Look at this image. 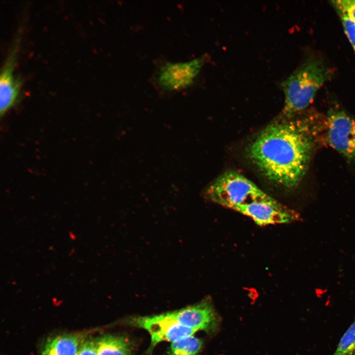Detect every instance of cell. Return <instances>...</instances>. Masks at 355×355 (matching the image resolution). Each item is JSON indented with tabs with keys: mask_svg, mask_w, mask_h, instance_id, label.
I'll use <instances>...</instances> for the list:
<instances>
[{
	"mask_svg": "<svg viewBox=\"0 0 355 355\" xmlns=\"http://www.w3.org/2000/svg\"><path fill=\"white\" fill-rule=\"evenodd\" d=\"M325 129V117L315 112L274 122L249 144V158L269 181L294 189L306 174Z\"/></svg>",
	"mask_w": 355,
	"mask_h": 355,
	"instance_id": "cell-1",
	"label": "cell"
},
{
	"mask_svg": "<svg viewBox=\"0 0 355 355\" xmlns=\"http://www.w3.org/2000/svg\"><path fill=\"white\" fill-rule=\"evenodd\" d=\"M206 198L250 218L256 224L292 222L299 214L283 205L243 175L228 171L205 189Z\"/></svg>",
	"mask_w": 355,
	"mask_h": 355,
	"instance_id": "cell-2",
	"label": "cell"
},
{
	"mask_svg": "<svg viewBox=\"0 0 355 355\" xmlns=\"http://www.w3.org/2000/svg\"><path fill=\"white\" fill-rule=\"evenodd\" d=\"M331 74L330 69L321 61L311 59L284 80L281 87L284 95V118L294 117L306 109Z\"/></svg>",
	"mask_w": 355,
	"mask_h": 355,
	"instance_id": "cell-3",
	"label": "cell"
},
{
	"mask_svg": "<svg viewBox=\"0 0 355 355\" xmlns=\"http://www.w3.org/2000/svg\"><path fill=\"white\" fill-rule=\"evenodd\" d=\"M325 120L326 142L348 162L355 163V117L333 107L328 111Z\"/></svg>",
	"mask_w": 355,
	"mask_h": 355,
	"instance_id": "cell-4",
	"label": "cell"
},
{
	"mask_svg": "<svg viewBox=\"0 0 355 355\" xmlns=\"http://www.w3.org/2000/svg\"><path fill=\"white\" fill-rule=\"evenodd\" d=\"M204 59L200 57L188 62L165 64L159 71L158 85L167 91L179 90L188 87L199 73Z\"/></svg>",
	"mask_w": 355,
	"mask_h": 355,
	"instance_id": "cell-5",
	"label": "cell"
},
{
	"mask_svg": "<svg viewBox=\"0 0 355 355\" xmlns=\"http://www.w3.org/2000/svg\"><path fill=\"white\" fill-rule=\"evenodd\" d=\"M136 323L149 333L153 346L162 341L172 343L193 335L197 332L180 324L165 314L139 318L136 319Z\"/></svg>",
	"mask_w": 355,
	"mask_h": 355,
	"instance_id": "cell-6",
	"label": "cell"
},
{
	"mask_svg": "<svg viewBox=\"0 0 355 355\" xmlns=\"http://www.w3.org/2000/svg\"><path fill=\"white\" fill-rule=\"evenodd\" d=\"M20 35L18 34L3 64L0 74V114L3 115L15 103L20 82L14 75L19 48Z\"/></svg>",
	"mask_w": 355,
	"mask_h": 355,
	"instance_id": "cell-7",
	"label": "cell"
},
{
	"mask_svg": "<svg viewBox=\"0 0 355 355\" xmlns=\"http://www.w3.org/2000/svg\"><path fill=\"white\" fill-rule=\"evenodd\" d=\"M165 314L180 324L194 329L211 331L215 329L218 319L212 305L208 301Z\"/></svg>",
	"mask_w": 355,
	"mask_h": 355,
	"instance_id": "cell-8",
	"label": "cell"
},
{
	"mask_svg": "<svg viewBox=\"0 0 355 355\" xmlns=\"http://www.w3.org/2000/svg\"><path fill=\"white\" fill-rule=\"evenodd\" d=\"M82 341L78 335H59L48 340L42 355H76Z\"/></svg>",
	"mask_w": 355,
	"mask_h": 355,
	"instance_id": "cell-9",
	"label": "cell"
},
{
	"mask_svg": "<svg viewBox=\"0 0 355 355\" xmlns=\"http://www.w3.org/2000/svg\"><path fill=\"white\" fill-rule=\"evenodd\" d=\"M97 355H129L130 343L126 338L106 335L95 340Z\"/></svg>",
	"mask_w": 355,
	"mask_h": 355,
	"instance_id": "cell-10",
	"label": "cell"
},
{
	"mask_svg": "<svg viewBox=\"0 0 355 355\" xmlns=\"http://www.w3.org/2000/svg\"><path fill=\"white\" fill-rule=\"evenodd\" d=\"M202 341L193 335L171 343L170 355H196L202 346Z\"/></svg>",
	"mask_w": 355,
	"mask_h": 355,
	"instance_id": "cell-11",
	"label": "cell"
},
{
	"mask_svg": "<svg viewBox=\"0 0 355 355\" xmlns=\"http://www.w3.org/2000/svg\"><path fill=\"white\" fill-rule=\"evenodd\" d=\"M333 355H355V321L341 338Z\"/></svg>",
	"mask_w": 355,
	"mask_h": 355,
	"instance_id": "cell-12",
	"label": "cell"
},
{
	"mask_svg": "<svg viewBox=\"0 0 355 355\" xmlns=\"http://www.w3.org/2000/svg\"><path fill=\"white\" fill-rule=\"evenodd\" d=\"M341 16L355 23V0H339L332 1Z\"/></svg>",
	"mask_w": 355,
	"mask_h": 355,
	"instance_id": "cell-13",
	"label": "cell"
},
{
	"mask_svg": "<svg viewBox=\"0 0 355 355\" xmlns=\"http://www.w3.org/2000/svg\"><path fill=\"white\" fill-rule=\"evenodd\" d=\"M76 355H97L95 340L87 339L82 341Z\"/></svg>",
	"mask_w": 355,
	"mask_h": 355,
	"instance_id": "cell-14",
	"label": "cell"
},
{
	"mask_svg": "<svg viewBox=\"0 0 355 355\" xmlns=\"http://www.w3.org/2000/svg\"><path fill=\"white\" fill-rule=\"evenodd\" d=\"M341 17L346 35L355 50V23L345 17Z\"/></svg>",
	"mask_w": 355,
	"mask_h": 355,
	"instance_id": "cell-15",
	"label": "cell"
}]
</instances>
